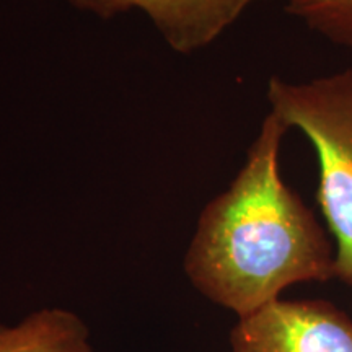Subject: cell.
I'll return each instance as SVG.
<instances>
[{
  "label": "cell",
  "mask_w": 352,
  "mask_h": 352,
  "mask_svg": "<svg viewBox=\"0 0 352 352\" xmlns=\"http://www.w3.org/2000/svg\"><path fill=\"white\" fill-rule=\"evenodd\" d=\"M287 127L270 113L226 191L202 209L184 272L210 302L246 316L290 285L334 277V243L284 183L279 151Z\"/></svg>",
  "instance_id": "6da1fadb"
},
{
  "label": "cell",
  "mask_w": 352,
  "mask_h": 352,
  "mask_svg": "<svg viewBox=\"0 0 352 352\" xmlns=\"http://www.w3.org/2000/svg\"><path fill=\"white\" fill-rule=\"evenodd\" d=\"M267 101L318 157V201L334 241V277L352 289V69L290 83L271 77Z\"/></svg>",
  "instance_id": "7a4b0ae2"
},
{
  "label": "cell",
  "mask_w": 352,
  "mask_h": 352,
  "mask_svg": "<svg viewBox=\"0 0 352 352\" xmlns=\"http://www.w3.org/2000/svg\"><path fill=\"white\" fill-rule=\"evenodd\" d=\"M232 352H352V318L327 300H277L241 316Z\"/></svg>",
  "instance_id": "3957f363"
},
{
  "label": "cell",
  "mask_w": 352,
  "mask_h": 352,
  "mask_svg": "<svg viewBox=\"0 0 352 352\" xmlns=\"http://www.w3.org/2000/svg\"><path fill=\"white\" fill-rule=\"evenodd\" d=\"M78 10L101 19L140 10L148 16L168 46L182 54L204 50L246 8L263 0H65Z\"/></svg>",
  "instance_id": "277c9868"
},
{
  "label": "cell",
  "mask_w": 352,
  "mask_h": 352,
  "mask_svg": "<svg viewBox=\"0 0 352 352\" xmlns=\"http://www.w3.org/2000/svg\"><path fill=\"white\" fill-rule=\"evenodd\" d=\"M0 352H96L90 329L64 308H43L16 324L0 323Z\"/></svg>",
  "instance_id": "5b68a950"
},
{
  "label": "cell",
  "mask_w": 352,
  "mask_h": 352,
  "mask_svg": "<svg viewBox=\"0 0 352 352\" xmlns=\"http://www.w3.org/2000/svg\"><path fill=\"white\" fill-rule=\"evenodd\" d=\"M285 10L328 41L352 50V0H289Z\"/></svg>",
  "instance_id": "8992f818"
}]
</instances>
